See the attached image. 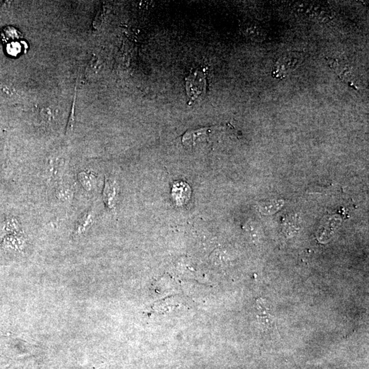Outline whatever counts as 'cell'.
<instances>
[{
	"mask_svg": "<svg viewBox=\"0 0 369 369\" xmlns=\"http://www.w3.org/2000/svg\"><path fill=\"white\" fill-rule=\"evenodd\" d=\"M0 40L7 46L8 53L13 57H17L28 48L23 40L22 34L14 27L6 26L0 33Z\"/></svg>",
	"mask_w": 369,
	"mask_h": 369,
	"instance_id": "cell-1",
	"label": "cell"
},
{
	"mask_svg": "<svg viewBox=\"0 0 369 369\" xmlns=\"http://www.w3.org/2000/svg\"><path fill=\"white\" fill-rule=\"evenodd\" d=\"M301 54L297 53L284 54L274 67L272 73L273 76L277 78H283L296 68L301 62Z\"/></svg>",
	"mask_w": 369,
	"mask_h": 369,
	"instance_id": "cell-2",
	"label": "cell"
},
{
	"mask_svg": "<svg viewBox=\"0 0 369 369\" xmlns=\"http://www.w3.org/2000/svg\"><path fill=\"white\" fill-rule=\"evenodd\" d=\"M187 93L192 99L201 98L205 92V80L202 73L197 71L186 79Z\"/></svg>",
	"mask_w": 369,
	"mask_h": 369,
	"instance_id": "cell-3",
	"label": "cell"
},
{
	"mask_svg": "<svg viewBox=\"0 0 369 369\" xmlns=\"http://www.w3.org/2000/svg\"><path fill=\"white\" fill-rule=\"evenodd\" d=\"M210 128L204 127L198 129L187 131L182 137V143L186 147H192L198 142L206 140L210 132Z\"/></svg>",
	"mask_w": 369,
	"mask_h": 369,
	"instance_id": "cell-4",
	"label": "cell"
},
{
	"mask_svg": "<svg viewBox=\"0 0 369 369\" xmlns=\"http://www.w3.org/2000/svg\"><path fill=\"white\" fill-rule=\"evenodd\" d=\"M118 195L117 184L115 181L106 179L103 190L104 202L108 207L113 208L117 202Z\"/></svg>",
	"mask_w": 369,
	"mask_h": 369,
	"instance_id": "cell-5",
	"label": "cell"
},
{
	"mask_svg": "<svg viewBox=\"0 0 369 369\" xmlns=\"http://www.w3.org/2000/svg\"><path fill=\"white\" fill-rule=\"evenodd\" d=\"M257 308L259 310V318L260 323L265 328H273L274 326V318L270 314L269 308L267 306V302L264 299H258L256 301Z\"/></svg>",
	"mask_w": 369,
	"mask_h": 369,
	"instance_id": "cell-6",
	"label": "cell"
},
{
	"mask_svg": "<svg viewBox=\"0 0 369 369\" xmlns=\"http://www.w3.org/2000/svg\"><path fill=\"white\" fill-rule=\"evenodd\" d=\"M93 222V216L92 212H88L80 218L77 222L74 231L75 236L80 237L86 233L87 230L91 226Z\"/></svg>",
	"mask_w": 369,
	"mask_h": 369,
	"instance_id": "cell-7",
	"label": "cell"
},
{
	"mask_svg": "<svg viewBox=\"0 0 369 369\" xmlns=\"http://www.w3.org/2000/svg\"><path fill=\"white\" fill-rule=\"evenodd\" d=\"M94 175L92 173L81 172L78 175L79 181L86 191L92 190L94 186Z\"/></svg>",
	"mask_w": 369,
	"mask_h": 369,
	"instance_id": "cell-8",
	"label": "cell"
},
{
	"mask_svg": "<svg viewBox=\"0 0 369 369\" xmlns=\"http://www.w3.org/2000/svg\"><path fill=\"white\" fill-rule=\"evenodd\" d=\"M21 239L22 238L16 236H8L4 241V244H7V246L11 248L19 249L24 243V241Z\"/></svg>",
	"mask_w": 369,
	"mask_h": 369,
	"instance_id": "cell-9",
	"label": "cell"
},
{
	"mask_svg": "<svg viewBox=\"0 0 369 369\" xmlns=\"http://www.w3.org/2000/svg\"><path fill=\"white\" fill-rule=\"evenodd\" d=\"M58 198L63 201L68 200L72 196V192L68 187H62L58 189L57 193Z\"/></svg>",
	"mask_w": 369,
	"mask_h": 369,
	"instance_id": "cell-10",
	"label": "cell"
}]
</instances>
